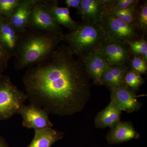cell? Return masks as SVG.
<instances>
[{
	"mask_svg": "<svg viewBox=\"0 0 147 147\" xmlns=\"http://www.w3.org/2000/svg\"><path fill=\"white\" fill-rule=\"evenodd\" d=\"M74 56L67 45H59L48 60L27 69L22 81L30 103L61 116L84 109L91 96L90 79Z\"/></svg>",
	"mask_w": 147,
	"mask_h": 147,
	"instance_id": "6da1fadb",
	"label": "cell"
},
{
	"mask_svg": "<svg viewBox=\"0 0 147 147\" xmlns=\"http://www.w3.org/2000/svg\"><path fill=\"white\" fill-rule=\"evenodd\" d=\"M63 34L26 29L20 34L13 57L15 69L29 68L48 60L62 41Z\"/></svg>",
	"mask_w": 147,
	"mask_h": 147,
	"instance_id": "7a4b0ae2",
	"label": "cell"
},
{
	"mask_svg": "<svg viewBox=\"0 0 147 147\" xmlns=\"http://www.w3.org/2000/svg\"><path fill=\"white\" fill-rule=\"evenodd\" d=\"M106 40L99 24L82 22L75 30L63 34L62 41L66 43L71 53L79 57L94 52Z\"/></svg>",
	"mask_w": 147,
	"mask_h": 147,
	"instance_id": "3957f363",
	"label": "cell"
},
{
	"mask_svg": "<svg viewBox=\"0 0 147 147\" xmlns=\"http://www.w3.org/2000/svg\"><path fill=\"white\" fill-rule=\"evenodd\" d=\"M27 99L26 94L19 90L9 76L3 74L0 79V121L18 114Z\"/></svg>",
	"mask_w": 147,
	"mask_h": 147,
	"instance_id": "277c9868",
	"label": "cell"
},
{
	"mask_svg": "<svg viewBox=\"0 0 147 147\" xmlns=\"http://www.w3.org/2000/svg\"><path fill=\"white\" fill-rule=\"evenodd\" d=\"M99 25L106 37V40L112 42H127L144 38L137 27L110 16L105 11Z\"/></svg>",
	"mask_w": 147,
	"mask_h": 147,
	"instance_id": "5b68a950",
	"label": "cell"
},
{
	"mask_svg": "<svg viewBox=\"0 0 147 147\" xmlns=\"http://www.w3.org/2000/svg\"><path fill=\"white\" fill-rule=\"evenodd\" d=\"M45 1L39 0L34 6L26 28L36 31L63 34L61 26L54 21L45 7Z\"/></svg>",
	"mask_w": 147,
	"mask_h": 147,
	"instance_id": "8992f818",
	"label": "cell"
},
{
	"mask_svg": "<svg viewBox=\"0 0 147 147\" xmlns=\"http://www.w3.org/2000/svg\"><path fill=\"white\" fill-rule=\"evenodd\" d=\"M95 52L102 56L110 66L127 65L132 55L127 43L107 40Z\"/></svg>",
	"mask_w": 147,
	"mask_h": 147,
	"instance_id": "52a82bcc",
	"label": "cell"
},
{
	"mask_svg": "<svg viewBox=\"0 0 147 147\" xmlns=\"http://www.w3.org/2000/svg\"><path fill=\"white\" fill-rule=\"evenodd\" d=\"M22 117L24 127L34 130L53 127V124L49 118V114L43 108L32 103L24 104L18 114Z\"/></svg>",
	"mask_w": 147,
	"mask_h": 147,
	"instance_id": "ba28073f",
	"label": "cell"
},
{
	"mask_svg": "<svg viewBox=\"0 0 147 147\" xmlns=\"http://www.w3.org/2000/svg\"><path fill=\"white\" fill-rule=\"evenodd\" d=\"M110 98L118 105L121 111L128 113L139 111L142 107V102L137 99L136 92L125 86L109 88Z\"/></svg>",
	"mask_w": 147,
	"mask_h": 147,
	"instance_id": "9c48e42d",
	"label": "cell"
},
{
	"mask_svg": "<svg viewBox=\"0 0 147 147\" xmlns=\"http://www.w3.org/2000/svg\"><path fill=\"white\" fill-rule=\"evenodd\" d=\"M78 58L82 62L94 84L102 85V74L110 66L105 59L95 51L82 55Z\"/></svg>",
	"mask_w": 147,
	"mask_h": 147,
	"instance_id": "30bf717a",
	"label": "cell"
},
{
	"mask_svg": "<svg viewBox=\"0 0 147 147\" xmlns=\"http://www.w3.org/2000/svg\"><path fill=\"white\" fill-rule=\"evenodd\" d=\"M44 4L50 15L59 25L63 26L70 32L79 28L80 23L72 19L67 7L59 6V1L45 0Z\"/></svg>",
	"mask_w": 147,
	"mask_h": 147,
	"instance_id": "8fae6325",
	"label": "cell"
},
{
	"mask_svg": "<svg viewBox=\"0 0 147 147\" xmlns=\"http://www.w3.org/2000/svg\"><path fill=\"white\" fill-rule=\"evenodd\" d=\"M39 0H21L11 14L6 17L15 30L21 33L26 29L32 9Z\"/></svg>",
	"mask_w": 147,
	"mask_h": 147,
	"instance_id": "7c38bea8",
	"label": "cell"
},
{
	"mask_svg": "<svg viewBox=\"0 0 147 147\" xmlns=\"http://www.w3.org/2000/svg\"><path fill=\"white\" fill-rule=\"evenodd\" d=\"M19 36L7 18L0 15V45L11 58L15 55Z\"/></svg>",
	"mask_w": 147,
	"mask_h": 147,
	"instance_id": "4fadbf2b",
	"label": "cell"
},
{
	"mask_svg": "<svg viewBox=\"0 0 147 147\" xmlns=\"http://www.w3.org/2000/svg\"><path fill=\"white\" fill-rule=\"evenodd\" d=\"M107 134L106 139L110 144H120L133 139H138L140 134L130 121H120Z\"/></svg>",
	"mask_w": 147,
	"mask_h": 147,
	"instance_id": "5bb4252c",
	"label": "cell"
},
{
	"mask_svg": "<svg viewBox=\"0 0 147 147\" xmlns=\"http://www.w3.org/2000/svg\"><path fill=\"white\" fill-rule=\"evenodd\" d=\"M105 10L101 0H82L77 13L82 17L83 22L99 24Z\"/></svg>",
	"mask_w": 147,
	"mask_h": 147,
	"instance_id": "9a60e30c",
	"label": "cell"
},
{
	"mask_svg": "<svg viewBox=\"0 0 147 147\" xmlns=\"http://www.w3.org/2000/svg\"><path fill=\"white\" fill-rule=\"evenodd\" d=\"M122 111L113 100L107 107L99 112L94 119L95 125L97 128H111L120 121Z\"/></svg>",
	"mask_w": 147,
	"mask_h": 147,
	"instance_id": "2e32d148",
	"label": "cell"
},
{
	"mask_svg": "<svg viewBox=\"0 0 147 147\" xmlns=\"http://www.w3.org/2000/svg\"><path fill=\"white\" fill-rule=\"evenodd\" d=\"M34 137L27 147H51L62 139L64 133L52 127L34 130Z\"/></svg>",
	"mask_w": 147,
	"mask_h": 147,
	"instance_id": "e0dca14e",
	"label": "cell"
},
{
	"mask_svg": "<svg viewBox=\"0 0 147 147\" xmlns=\"http://www.w3.org/2000/svg\"><path fill=\"white\" fill-rule=\"evenodd\" d=\"M128 68L127 65L109 66L102 74V85L108 86L109 88L124 86V76Z\"/></svg>",
	"mask_w": 147,
	"mask_h": 147,
	"instance_id": "ac0fdd59",
	"label": "cell"
},
{
	"mask_svg": "<svg viewBox=\"0 0 147 147\" xmlns=\"http://www.w3.org/2000/svg\"><path fill=\"white\" fill-rule=\"evenodd\" d=\"M124 85L129 89L136 92L144 83L141 74L128 68L124 76Z\"/></svg>",
	"mask_w": 147,
	"mask_h": 147,
	"instance_id": "d6986e66",
	"label": "cell"
},
{
	"mask_svg": "<svg viewBox=\"0 0 147 147\" xmlns=\"http://www.w3.org/2000/svg\"><path fill=\"white\" fill-rule=\"evenodd\" d=\"M134 25L145 36L147 32V1L139 5L135 15Z\"/></svg>",
	"mask_w": 147,
	"mask_h": 147,
	"instance_id": "ffe728a7",
	"label": "cell"
},
{
	"mask_svg": "<svg viewBox=\"0 0 147 147\" xmlns=\"http://www.w3.org/2000/svg\"><path fill=\"white\" fill-rule=\"evenodd\" d=\"M131 55L142 57L147 62V41L144 38L127 42Z\"/></svg>",
	"mask_w": 147,
	"mask_h": 147,
	"instance_id": "44dd1931",
	"label": "cell"
},
{
	"mask_svg": "<svg viewBox=\"0 0 147 147\" xmlns=\"http://www.w3.org/2000/svg\"><path fill=\"white\" fill-rule=\"evenodd\" d=\"M130 69L139 74H145L147 71V62L142 57L131 55L129 61Z\"/></svg>",
	"mask_w": 147,
	"mask_h": 147,
	"instance_id": "7402d4cb",
	"label": "cell"
},
{
	"mask_svg": "<svg viewBox=\"0 0 147 147\" xmlns=\"http://www.w3.org/2000/svg\"><path fill=\"white\" fill-rule=\"evenodd\" d=\"M21 0H0V15L7 17L11 14Z\"/></svg>",
	"mask_w": 147,
	"mask_h": 147,
	"instance_id": "603a6c76",
	"label": "cell"
},
{
	"mask_svg": "<svg viewBox=\"0 0 147 147\" xmlns=\"http://www.w3.org/2000/svg\"><path fill=\"white\" fill-rule=\"evenodd\" d=\"M138 2L139 0H115L112 8L121 10L127 9Z\"/></svg>",
	"mask_w": 147,
	"mask_h": 147,
	"instance_id": "cb8c5ba5",
	"label": "cell"
},
{
	"mask_svg": "<svg viewBox=\"0 0 147 147\" xmlns=\"http://www.w3.org/2000/svg\"><path fill=\"white\" fill-rule=\"evenodd\" d=\"M11 57L0 45V64L7 67Z\"/></svg>",
	"mask_w": 147,
	"mask_h": 147,
	"instance_id": "d4e9b609",
	"label": "cell"
},
{
	"mask_svg": "<svg viewBox=\"0 0 147 147\" xmlns=\"http://www.w3.org/2000/svg\"><path fill=\"white\" fill-rule=\"evenodd\" d=\"M64 3L67 8H74L78 10L81 5L82 0H65Z\"/></svg>",
	"mask_w": 147,
	"mask_h": 147,
	"instance_id": "484cf974",
	"label": "cell"
},
{
	"mask_svg": "<svg viewBox=\"0 0 147 147\" xmlns=\"http://www.w3.org/2000/svg\"><path fill=\"white\" fill-rule=\"evenodd\" d=\"M0 147H9L4 137L0 135Z\"/></svg>",
	"mask_w": 147,
	"mask_h": 147,
	"instance_id": "4316f807",
	"label": "cell"
},
{
	"mask_svg": "<svg viewBox=\"0 0 147 147\" xmlns=\"http://www.w3.org/2000/svg\"><path fill=\"white\" fill-rule=\"evenodd\" d=\"M7 68L5 66L3 65L0 64V79H1L3 74V72L5 70V69Z\"/></svg>",
	"mask_w": 147,
	"mask_h": 147,
	"instance_id": "83f0119b",
	"label": "cell"
}]
</instances>
